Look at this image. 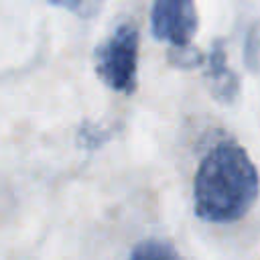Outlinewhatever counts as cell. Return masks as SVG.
<instances>
[{"instance_id":"cell-1","label":"cell","mask_w":260,"mask_h":260,"mask_svg":"<svg viewBox=\"0 0 260 260\" xmlns=\"http://www.w3.org/2000/svg\"><path fill=\"white\" fill-rule=\"evenodd\" d=\"M260 193L258 171L234 140L213 144L201 158L193 179L195 213L203 221L234 223L256 203Z\"/></svg>"},{"instance_id":"cell-2","label":"cell","mask_w":260,"mask_h":260,"mask_svg":"<svg viewBox=\"0 0 260 260\" xmlns=\"http://www.w3.org/2000/svg\"><path fill=\"white\" fill-rule=\"evenodd\" d=\"M138 43L134 22L120 24L93 53L95 75L114 91L132 93L138 83Z\"/></svg>"},{"instance_id":"cell-3","label":"cell","mask_w":260,"mask_h":260,"mask_svg":"<svg viewBox=\"0 0 260 260\" xmlns=\"http://www.w3.org/2000/svg\"><path fill=\"white\" fill-rule=\"evenodd\" d=\"M199 26L193 0H154L150 10V30L154 39L171 43L173 49L191 47Z\"/></svg>"},{"instance_id":"cell-4","label":"cell","mask_w":260,"mask_h":260,"mask_svg":"<svg viewBox=\"0 0 260 260\" xmlns=\"http://www.w3.org/2000/svg\"><path fill=\"white\" fill-rule=\"evenodd\" d=\"M209 89L213 98L221 104H234L240 95V79L234 69L228 65V55L221 41H215L207 55V71H205Z\"/></svg>"},{"instance_id":"cell-5","label":"cell","mask_w":260,"mask_h":260,"mask_svg":"<svg viewBox=\"0 0 260 260\" xmlns=\"http://www.w3.org/2000/svg\"><path fill=\"white\" fill-rule=\"evenodd\" d=\"M128 260H183L175 246L162 240H144L130 252Z\"/></svg>"},{"instance_id":"cell-6","label":"cell","mask_w":260,"mask_h":260,"mask_svg":"<svg viewBox=\"0 0 260 260\" xmlns=\"http://www.w3.org/2000/svg\"><path fill=\"white\" fill-rule=\"evenodd\" d=\"M169 61L175 65V67H181V69H189V67H195L203 61L201 53L193 47H187V49H171L169 51Z\"/></svg>"},{"instance_id":"cell-7","label":"cell","mask_w":260,"mask_h":260,"mask_svg":"<svg viewBox=\"0 0 260 260\" xmlns=\"http://www.w3.org/2000/svg\"><path fill=\"white\" fill-rule=\"evenodd\" d=\"M77 138H79V144H81L83 148L93 150V148H98L104 140H108V132H102V130H100L98 126H93V124H83V126L79 128Z\"/></svg>"},{"instance_id":"cell-8","label":"cell","mask_w":260,"mask_h":260,"mask_svg":"<svg viewBox=\"0 0 260 260\" xmlns=\"http://www.w3.org/2000/svg\"><path fill=\"white\" fill-rule=\"evenodd\" d=\"M51 4L59 8H67V10H77L83 4V0H51Z\"/></svg>"}]
</instances>
